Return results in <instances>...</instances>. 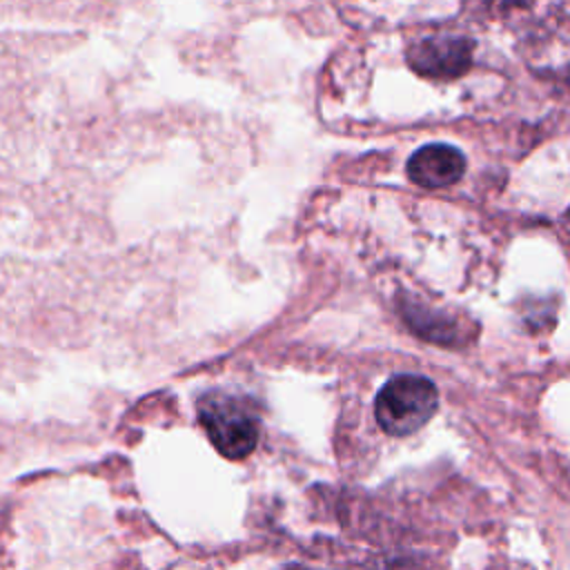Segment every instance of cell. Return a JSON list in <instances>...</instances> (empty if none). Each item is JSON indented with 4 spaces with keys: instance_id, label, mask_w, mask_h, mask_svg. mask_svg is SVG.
<instances>
[{
    "instance_id": "cell-1",
    "label": "cell",
    "mask_w": 570,
    "mask_h": 570,
    "mask_svg": "<svg viewBox=\"0 0 570 570\" xmlns=\"http://www.w3.org/2000/svg\"><path fill=\"white\" fill-rule=\"evenodd\" d=\"M439 407L436 385L419 374L392 376L376 394L374 414L381 430L390 436L419 432Z\"/></svg>"
},
{
    "instance_id": "cell-2",
    "label": "cell",
    "mask_w": 570,
    "mask_h": 570,
    "mask_svg": "<svg viewBox=\"0 0 570 570\" xmlns=\"http://www.w3.org/2000/svg\"><path fill=\"white\" fill-rule=\"evenodd\" d=\"M198 419L212 445L227 459L247 456L258 441L254 407L227 392H207L198 403Z\"/></svg>"
},
{
    "instance_id": "cell-3",
    "label": "cell",
    "mask_w": 570,
    "mask_h": 570,
    "mask_svg": "<svg viewBox=\"0 0 570 570\" xmlns=\"http://www.w3.org/2000/svg\"><path fill=\"white\" fill-rule=\"evenodd\" d=\"M474 42L465 36H432L407 51V65L428 78H456L472 65Z\"/></svg>"
},
{
    "instance_id": "cell-4",
    "label": "cell",
    "mask_w": 570,
    "mask_h": 570,
    "mask_svg": "<svg viewBox=\"0 0 570 570\" xmlns=\"http://www.w3.org/2000/svg\"><path fill=\"white\" fill-rule=\"evenodd\" d=\"M465 171L463 154L445 142L419 147L407 160V176L414 185L425 189H441L454 185Z\"/></svg>"
},
{
    "instance_id": "cell-5",
    "label": "cell",
    "mask_w": 570,
    "mask_h": 570,
    "mask_svg": "<svg viewBox=\"0 0 570 570\" xmlns=\"http://www.w3.org/2000/svg\"><path fill=\"white\" fill-rule=\"evenodd\" d=\"M285 570H305V568H301V566H289V568H285Z\"/></svg>"
}]
</instances>
